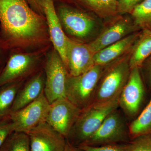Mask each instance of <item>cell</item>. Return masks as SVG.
Instances as JSON below:
<instances>
[{
	"label": "cell",
	"instance_id": "16",
	"mask_svg": "<svg viewBox=\"0 0 151 151\" xmlns=\"http://www.w3.org/2000/svg\"><path fill=\"white\" fill-rule=\"evenodd\" d=\"M45 79L42 69L24 81L17 93L11 112L22 109L38 98L44 92Z\"/></svg>",
	"mask_w": 151,
	"mask_h": 151
},
{
	"label": "cell",
	"instance_id": "22",
	"mask_svg": "<svg viewBox=\"0 0 151 151\" xmlns=\"http://www.w3.org/2000/svg\"><path fill=\"white\" fill-rule=\"evenodd\" d=\"M129 15L140 29L151 31V0H144Z\"/></svg>",
	"mask_w": 151,
	"mask_h": 151
},
{
	"label": "cell",
	"instance_id": "8",
	"mask_svg": "<svg viewBox=\"0 0 151 151\" xmlns=\"http://www.w3.org/2000/svg\"><path fill=\"white\" fill-rule=\"evenodd\" d=\"M43 69L45 78L44 92L49 103L65 97V84L68 73L62 59L54 48L47 54Z\"/></svg>",
	"mask_w": 151,
	"mask_h": 151
},
{
	"label": "cell",
	"instance_id": "20",
	"mask_svg": "<svg viewBox=\"0 0 151 151\" xmlns=\"http://www.w3.org/2000/svg\"><path fill=\"white\" fill-rule=\"evenodd\" d=\"M129 129L131 139L151 133V96L146 107L129 124Z\"/></svg>",
	"mask_w": 151,
	"mask_h": 151
},
{
	"label": "cell",
	"instance_id": "18",
	"mask_svg": "<svg viewBox=\"0 0 151 151\" xmlns=\"http://www.w3.org/2000/svg\"><path fill=\"white\" fill-rule=\"evenodd\" d=\"M151 55V31L142 29L132 47L129 58L131 69L140 68Z\"/></svg>",
	"mask_w": 151,
	"mask_h": 151
},
{
	"label": "cell",
	"instance_id": "11",
	"mask_svg": "<svg viewBox=\"0 0 151 151\" xmlns=\"http://www.w3.org/2000/svg\"><path fill=\"white\" fill-rule=\"evenodd\" d=\"M50 105L43 92L32 103L18 111L11 112L9 116L15 132L27 133L45 123Z\"/></svg>",
	"mask_w": 151,
	"mask_h": 151
},
{
	"label": "cell",
	"instance_id": "27",
	"mask_svg": "<svg viewBox=\"0 0 151 151\" xmlns=\"http://www.w3.org/2000/svg\"><path fill=\"white\" fill-rule=\"evenodd\" d=\"M139 69L146 89L151 92V55L143 63Z\"/></svg>",
	"mask_w": 151,
	"mask_h": 151
},
{
	"label": "cell",
	"instance_id": "1",
	"mask_svg": "<svg viewBox=\"0 0 151 151\" xmlns=\"http://www.w3.org/2000/svg\"><path fill=\"white\" fill-rule=\"evenodd\" d=\"M51 42L45 17L26 0H0V45L6 51L49 50Z\"/></svg>",
	"mask_w": 151,
	"mask_h": 151
},
{
	"label": "cell",
	"instance_id": "26",
	"mask_svg": "<svg viewBox=\"0 0 151 151\" xmlns=\"http://www.w3.org/2000/svg\"><path fill=\"white\" fill-rule=\"evenodd\" d=\"M14 132L13 124L9 115L0 118V148L9 136Z\"/></svg>",
	"mask_w": 151,
	"mask_h": 151
},
{
	"label": "cell",
	"instance_id": "3",
	"mask_svg": "<svg viewBox=\"0 0 151 151\" xmlns=\"http://www.w3.org/2000/svg\"><path fill=\"white\" fill-rule=\"evenodd\" d=\"M131 51L105 66L92 104L108 103L119 98L129 77Z\"/></svg>",
	"mask_w": 151,
	"mask_h": 151
},
{
	"label": "cell",
	"instance_id": "10",
	"mask_svg": "<svg viewBox=\"0 0 151 151\" xmlns=\"http://www.w3.org/2000/svg\"><path fill=\"white\" fill-rule=\"evenodd\" d=\"M146 89L139 68L136 67L131 69L129 80L119 100V108L127 120L133 121L140 113Z\"/></svg>",
	"mask_w": 151,
	"mask_h": 151
},
{
	"label": "cell",
	"instance_id": "6",
	"mask_svg": "<svg viewBox=\"0 0 151 151\" xmlns=\"http://www.w3.org/2000/svg\"><path fill=\"white\" fill-rule=\"evenodd\" d=\"M105 66L94 65L77 76H72L68 73L65 84V97L81 110L92 105L98 81Z\"/></svg>",
	"mask_w": 151,
	"mask_h": 151
},
{
	"label": "cell",
	"instance_id": "31",
	"mask_svg": "<svg viewBox=\"0 0 151 151\" xmlns=\"http://www.w3.org/2000/svg\"><path fill=\"white\" fill-rule=\"evenodd\" d=\"M63 151H83L81 149L79 148L78 147H76L73 145H71L69 142H67L65 150Z\"/></svg>",
	"mask_w": 151,
	"mask_h": 151
},
{
	"label": "cell",
	"instance_id": "24",
	"mask_svg": "<svg viewBox=\"0 0 151 151\" xmlns=\"http://www.w3.org/2000/svg\"><path fill=\"white\" fill-rule=\"evenodd\" d=\"M129 144L131 151H151V133L134 138Z\"/></svg>",
	"mask_w": 151,
	"mask_h": 151
},
{
	"label": "cell",
	"instance_id": "2",
	"mask_svg": "<svg viewBox=\"0 0 151 151\" xmlns=\"http://www.w3.org/2000/svg\"><path fill=\"white\" fill-rule=\"evenodd\" d=\"M56 10L63 31L70 38L88 43L99 33V18L92 13L66 3L60 4Z\"/></svg>",
	"mask_w": 151,
	"mask_h": 151
},
{
	"label": "cell",
	"instance_id": "15",
	"mask_svg": "<svg viewBox=\"0 0 151 151\" xmlns=\"http://www.w3.org/2000/svg\"><path fill=\"white\" fill-rule=\"evenodd\" d=\"M46 19L51 44L62 60L66 68V48L67 36L63 29L53 0H41Z\"/></svg>",
	"mask_w": 151,
	"mask_h": 151
},
{
	"label": "cell",
	"instance_id": "33",
	"mask_svg": "<svg viewBox=\"0 0 151 151\" xmlns=\"http://www.w3.org/2000/svg\"><path fill=\"white\" fill-rule=\"evenodd\" d=\"M117 1H118V0H117Z\"/></svg>",
	"mask_w": 151,
	"mask_h": 151
},
{
	"label": "cell",
	"instance_id": "12",
	"mask_svg": "<svg viewBox=\"0 0 151 151\" xmlns=\"http://www.w3.org/2000/svg\"><path fill=\"white\" fill-rule=\"evenodd\" d=\"M81 110L62 97L50 104L46 122L67 139Z\"/></svg>",
	"mask_w": 151,
	"mask_h": 151
},
{
	"label": "cell",
	"instance_id": "32",
	"mask_svg": "<svg viewBox=\"0 0 151 151\" xmlns=\"http://www.w3.org/2000/svg\"><path fill=\"white\" fill-rule=\"evenodd\" d=\"M3 68H0V73H1V70H2V69Z\"/></svg>",
	"mask_w": 151,
	"mask_h": 151
},
{
	"label": "cell",
	"instance_id": "14",
	"mask_svg": "<svg viewBox=\"0 0 151 151\" xmlns=\"http://www.w3.org/2000/svg\"><path fill=\"white\" fill-rule=\"evenodd\" d=\"M31 151H63L67 140L46 122L28 132Z\"/></svg>",
	"mask_w": 151,
	"mask_h": 151
},
{
	"label": "cell",
	"instance_id": "23",
	"mask_svg": "<svg viewBox=\"0 0 151 151\" xmlns=\"http://www.w3.org/2000/svg\"><path fill=\"white\" fill-rule=\"evenodd\" d=\"M0 151H31L28 135L24 132H14L0 148Z\"/></svg>",
	"mask_w": 151,
	"mask_h": 151
},
{
	"label": "cell",
	"instance_id": "25",
	"mask_svg": "<svg viewBox=\"0 0 151 151\" xmlns=\"http://www.w3.org/2000/svg\"><path fill=\"white\" fill-rule=\"evenodd\" d=\"M77 147L83 151H131L129 143L99 146L82 145Z\"/></svg>",
	"mask_w": 151,
	"mask_h": 151
},
{
	"label": "cell",
	"instance_id": "4",
	"mask_svg": "<svg viewBox=\"0 0 151 151\" xmlns=\"http://www.w3.org/2000/svg\"><path fill=\"white\" fill-rule=\"evenodd\" d=\"M119 98L104 103H93L81 110L67 139L68 142L78 147L84 144L113 111L119 108Z\"/></svg>",
	"mask_w": 151,
	"mask_h": 151
},
{
	"label": "cell",
	"instance_id": "29",
	"mask_svg": "<svg viewBox=\"0 0 151 151\" xmlns=\"http://www.w3.org/2000/svg\"><path fill=\"white\" fill-rule=\"evenodd\" d=\"M26 1L35 12L44 16L41 0H26Z\"/></svg>",
	"mask_w": 151,
	"mask_h": 151
},
{
	"label": "cell",
	"instance_id": "13",
	"mask_svg": "<svg viewBox=\"0 0 151 151\" xmlns=\"http://www.w3.org/2000/svg\"><path fill=\"white\" fill-rule=\"evenodd\" d=\"M94 54L88 43L78 41L67 36L66 69L68 74L77 76L91 68L95 65Z\"/></svg>",
	"mask_w": 151,
	"mask_h": 151
},
{
	"label": "cell",
	"instance_id": "9",
	"mask_svg": "<svg viewBox=\"0 0 151 151\" xmlns=\"http://www.w3.org/2000/svg\"><path fill=\"white\" fill-rule=\"evenodd\" d=\"M105 22L97 37L88 42L95 54L133 33L141 30L129 14H118Z\"/></svg>",
	"mask_w": 151,
	"mask_h": 151
},
{
	"label": "cell",
	"instance_id": "28",
	"mask_svg": "<svg viewBox=\"0 0 151 151\" xmlns=\"http://www.w3.org/2000/svg\"><path fill=\"white\" fill-rule=\"evenodd\" d=\"M144 0H118V13L119 14H129L136 6Z\"/></svg>",
	"mask_w": 151,
	"mask_h": 151
},
{
	"label": "cell",
	"instance_id": "7",
	"mask_svg": "<svg viewBox=\"0 0 151 151\" xmlns=\"http://www.w3.org/2000/svg\"><path fill=\"white\" fill-rule=\"evenodd\" d=\"M127 121L121 110L116 109L106 117L98 129L83 145L99 146L129 143L131 139Z\"/></svg>",
	"mask_w": 151,
	"mask_h": 151
},
{
	"label": "cell",
	"instance_id": "21",
	"mask_svg": "<svg viewBox=\"0 0 151 151\" xmlns=\"http://www.w3.org/2000/svg\"><path fill=\"white\" fill-rule=\"evenodd\" d=\"M24 82L8 83L0 87V118L9 115L17 93Z\"/></svg>",
	"mask_w": 151,
	"mask_h": 151
},
{
	"label": "cell",
	"instance_id": "30",
	"mask_svg": "<svg viewBox=\"0 0 151 151\" xmlns=\"http://www.w3.org/2000/svg\"><path fill=\"white\" fill-rule=\"evenodd\" d=\"M9 55V52L4 50L0 45V68L4 67L5 65Z\"/></svg>",
	"mask_w": 151,
	"mask_h": 151
},
{
	"label": "cell",
	"instance_id": "19",
	"mask_svg": "<svg viewBox=\"0 0 151 151\" xmlns=\"http://www.w3.org/2000/svg\"><path fill=\"white\" fill-rule=\"evenodd\" d=\"M78 6L105 21L118 13L117 0H73Z\"/></svg>",
	"mask_w": 151,
	"mask_h": 151
},
{
	"label": "cell",
	"instance_id": "5",
	"mask_svg": "<svg viewBox=\"0 0 151 151\" xmlns=\"http://www.w3.org/2000/svg\"><path fill=\"white\" fill-rule=\"evenodd\" d=\"M49 50L9 53L0 73V87L13 82L25 81L43 69Z\"/></svg>",
	"mask_w": 151,
	"mask_h": 151
},
{
	"label": "cell",
	"instance_id": "17",
	"mask_svg": "<svg viewBox=\"0 0 151 151\" xmlns=\"http://www.w3.org/2000/svg\"><path fill=\"white\" fill-rule=\"evenodd\" d=\"M141 30L133 33L95 53L94 64L106 66L129 52L132 50Z\"/></svg>",
	"mask_w": 151,
	"mask_h": 151
}]
</instances>
